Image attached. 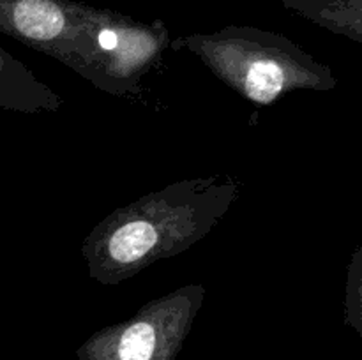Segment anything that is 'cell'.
Segmentation results:
<instances>
[{"label": "cell", "instance_id": "6da1fadb", "mask_svg": "<svg viewBox=\"0 0 362 360\" xmlns=\"http://www.w3.org/2000/svg\"><path fill=\"white\" fill-rule=\"evenodd\" d=\"M243 194L228 173L177 180L106 215L81 242L88 277L115 286L207 236Z\"/></svg>", "mask_w": 362, "mask_h": 360}, {"label": "cell", "instance_id": "7a4b0ae2", "mask_svg": "<svg viewBox=\"0 0 362 360\" xmlns=\"http://www.w3.org/2000/svg\"><path fill=\"white\" fill-rule=\"evenodd\" d=\"M172 52H189L246 101L269 106L296 90H332L331 67L283 34L228 25L212 34H189L170 41Z\"/></svg>", "mask_w": 362, "mask_h": 360}, {"label": "cell", "instance_id": "3957f363", "mask_svg": "<svg viewBox=\"0 0 362 360\" xmlns=\"http://www.w3.org/2000/svg\"><path fill=\"white\" fill-rule=\"evenodd\" d=\"M101 9L76 0H0V34L52 56L99 90L122 97L115 66L98 42Z\"/></svg>", "mask_w": 362, "mask_h": 360}, {"label": "cell", "instance_id": "277c9868", "mask_svg": "<svg viewBox=\"0 0 362 360\" xmlns=\"http://www.w3.org/2000/svg\"><path fill=\"white\" fill-rule=\"evenodd\" d=\"M204 284H186L145 304L133 318L92 334L80 360H175L205 300Z\"/></svg>", "mask_w": 362, "mask_h": 360}, {"label": "cell", "instance_id": "5b68a950", "mask_svg": "<svg viewBox=\"0 0 362 360\" xmlns=\"http://www.w3.org/2000/svg\"><path fill=\"white\" fill-rule=\"evenodd\" d=\"M64 106V99L39 80L28 66L0 48V109L20 113H52Z\"/></svg>", "mask_w": 362, "mask_h": 360}, {"label": "cell", "instance_id": "8992f818", "mask_svg": "<svg viewBox=\"0 0 362 360\" xmlns=\"http://www.w3.org/2000/svg\"><path fill=\"white\" fill-rule=\"evenodd\" d=\"M286 11L362 44V0H279Z\"/></svg>", "mask_w": 362, "mask_h": 360}, {"label": "cell", "instance_id": "52a82bcc", "mask_svg": "<svg viewBox=\"0 0 362 360\" xmlns=\"http://www.w3.org/2000/svg\"><path fill=\"white\" fill-rule=\"evenodd\" d=\"M345 323L362 337V242L354 251L345 288Z\"/></svg>", "mask_w": 362, "mask_h": 360}]
</instances>
